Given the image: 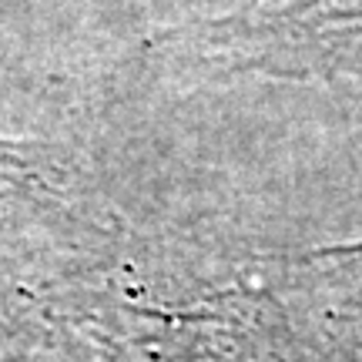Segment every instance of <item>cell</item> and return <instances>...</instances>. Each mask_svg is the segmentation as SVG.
Wrapping results in <instances>:
<instances>
[{"label":"cell","instance_id":"cell-1","mask_svg":"<svg viewBox=\"0 0 362 362\" xmlns=\"http://www.w3.org/2000/svg\"><path fill=\"white\" fill-rule=\"evenodd\" d=\"M0 192L40 198L51 192V185H47V175L40 171L37 158L11 141H0Z\"/></svg>","mask_w":362,"mask_h":362}]
</instances>
